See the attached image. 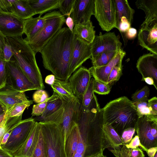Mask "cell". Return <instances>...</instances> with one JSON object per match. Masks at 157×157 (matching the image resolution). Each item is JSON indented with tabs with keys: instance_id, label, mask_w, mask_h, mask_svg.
I'll return each mask as SVG.
<instances>
[{
	"instance_id": "6da1fadb",
	"label": "cell",
	"mask_w": 157,
	"mask_h": 157,
	"mask_svg": "<svg viewBox=\"0 0 157 157\" xmlns=\"http://www.w3.org/2000/svg\"><path fill=\"white\" fill-rule=\"evenodd\" d=\"M75 36L67 27L62 28L40 52L44 68L59 80L68 81Z\"/></svg>"
},
{
	"instance_id": "7a4b0ae2",
	"label": "cell",
	"mask_w": 157,
	"mask_h": 157,
	"mask_svg": "<svg viewBox=\"0 0 157 157\" xmlns=\"http://www.w3.org/2000/svg\"><path fill=\"white\" fill-rule=\"evenodd\" d=\"M10 45L14 60L37 90H43L44 85L40 71L37 64L36 54L22 36L5 37Z\"/></svg>"
},
{
	"instance_id": "3957f363",
	"label": "cell",
	"mask_w": 157,
	"mask_h": 157,
	"mask_svg": "<svg viewBox=\"0 0 157 157\" xmlns=\"http://www.w3.org/2000/svg\"><path fill=\"white\" fill-rule=\"evenodd\" d=\"M102 109L105 123L110 124L120 136L124 130L135 128L139 117L133 102L126 97L111 101Z\"/></svg>"
},
{
	"instance_id": "277c9868",
	"label": "cell",
	"mask_w": 157,
	"mask_h": 157,
	"mask_svg": "<svg viewBox=\"0 0 157 157\" xmlns=\"http://www.w3.org/2000/svg\"><path fill=\"white\" fill-rule=\"evenodd\" d=\"M43 17L45 20L44 26L28 43L36 54L62 28L65 21V17L59 11L48 13Z\"/></svg>"
},
{
	"instance_id": "5b68a950",
	"label": "cell",
	"mask_w": 157,
	"mask_h": 157,
	"mask_svg": "<svg viewBox=\"0 0 157 157\" xmlns=\"http://www.w3.org/2000/svg\"><path fill=\"white\" fill-rule=\"evenodd\" d=\"M48 157H67L61 124L39 122Z\"/></svg>"
},
{
	"instance_id": "8992f818",
	"label": "cell",
	"mask_w": 157,
	"mask_h": 157,
	"mask_svg": "<svg viewBox=\"0 0 157 157\" xmlns=\"http://www.w3.org/2000/svg\"><path fill=\"white\" fill-rule=\"evenodd\" d=\"M135 129L140 143L146 149L157 147V116L139 117Z\"/></svg>"
},
{
	"instance_id": "52a82bcc",
	"label": "cell",
	"mask_w": 157,
	"mask_h": 157,
	"mask_svg": "<svg viewBox=\"0 0 157 157\" xmlns=\"http://www.w3.org/2000/svg\"><path fill=\"white\" fill-rule=\"evenodd\" d=\"M95 17L101 29L109 32L116 28L117 14L114 0H94Z\"/></svg>"
},
{
	"instance_id": "ba28073f",
	"label": "cell",
	"mask_w": 157,
	"mask_h": 157,
	"mask_svg": "<svg viewBox=\"0 0 157 157\" xmlns=\"http://www.w3.org/2000/svg\"><path fill=\"white\" fill-rule=\"evenodd\" d=\"M35 121L32 117L21 120L13 129L5 144L1 147L12 155L25 142Z\"/></svg>"
},
{
	"instance_id": "9c48e42d",
	"label": "cell",
	"mask_w": 157,
	"mask_h": 157,
	"mask_svg": "<svg viewBox=\"0 0 157 157\" xmlns=\"http://www.w3.org/2000/svg\"><path fill=\"white\" fill-rule=\"evenodd\" d=\"M6 86L16 90L24 92L37 90L14 60L7 62Z\"/></svg>"
},
{
	"instance_id": "30bf717a",
	"label": "cell",
	"mask_w": 157,
	"mask_h": 157,
	"mask_svg": "<svg viewBox=\"0 0 157 157\" xmlns=\"http://www.w3.org/2000/svg\"><path fill=\"white\" fill-rule=\"evenodd\" d=\"M122 43L119 37L114 32H108L102 34L100 32L95 36L91 44V60L98 55L104 52H118L122 49Z\"/></svg>"
},
{
	"instance_id": "8fae6325",
	"label": "cell",
	"mask_w": 157,
	"mask_h": 157,
	"mask_svg": "<svg viewBox=\"0 0 157 157\" xmlns=\"http://www.w3.org/2000/svg\"><path fill=\"white\" fill-rule=\"evenodd\" d=\"M91 45L75 36L70 61L68 77L91 56Z\"/></svg>"
},
{
	"instance_id": "7c38bea8",
	"label": "cell",
	"mask_w": 157,
	"mask_h": 157,
	"mask_svg": "<svg viewBox=\"0 0 157 157\" xmlns=\"http://www.w3.org/2000/svg\"><path fill=\"white\" fill-rule=\"evenodd\" d=\"M24 21L13 13H0V32L5 37L22 36Z\"/></svg>"
},
{
	"instance_id": "4fadbf2b",
	"label": "cell",
	"mask_w": 157,
	"mask_h": 157,
	"mask_svg": "<svg viewBox=\"0 0 157 157\" xmlns=\"http://www.w3.org/2000/svg\"><path fill=\"white\" fill-rule=\"evenodd\" d=\"M91 75L86 68L81 66L69 78L68 82L72 92L81 103L83 94L91 79Z\"/></svg>"
},
{
	"instance_id": "5bb4252c",
	"label": "cell",
	"mask_w": 157,
	"mask_h": 157,
	"mask_svg": "<svg viewBox=\"0 0 157 157\" xmlns=\"http://www.w3.org/2000/svg\"><path fill=\"white\" fill-rule=\"evenodd\" d=\"M94 0H75L70 17L75 25L85 24L90 21L94 15Z\"/></svg>"
},
{
	"instance_id": "9a60e30c",
	"label": "cell",
	"mask_w": 157,
	"mask_h": 157,
	"mask_svg": "<svg viewBox=\"0 0 157 157\" xmlns=\"http://www.w3.org/2000/svg\"><path fill=\"white\" fill-rule=\"evenodd\" d=\"M138 41L143 48L157 55V23L141 26L138 34Z\"/></svg>"
},
{
	"instance_id": "2e32d148",
	"label": "cell",
	"mask_w": 157,
	"mask_h": 157,
	"mask_svg": "<svg viewBox=\"0 0 157 157\" xmlns=\"http://www.w3.org/2000/svg\"><path fill=\"white\" fill-rule=\"evenodd\" d=\"M136 67L142 78L147 77L153 78L155 87L157 90V55L149 53L140 56L137 60Z\"/></svg>"
},
{
	"instance_id": "e0dca14e",
	"label": "cell",
	"mask_w": 157,
	"mask_h": 157,
	"mask_svg": "<svg viewBox=\"0 0 157 157\" xmlns=\"http://www.w3.org/2000/svg\"><path fill=\"white\" fill-rule=\"evenodd\" d=\"M29 101L24 92L12 89L6 86L0 90V103L5 113L14 106Z\"/></svg>"
},
{
	"instance_id": "ac0fdd59",
	"label": "cell",
	"mask_w": 157,
	"mask_h": 157,
	"mask_svg": "<svg viewBox=\"0 0 157 157\" xmlns=\"http://www.w3.org/2000/svg\"><path fill=\"white\" fill-rule=\"evenodd\" d=\"M81 103L75 98L68 101H65L63 105L64 112L61 124L64 143L68 132L75 122Z\"/></svg>"
},
{
	"instance_id": "d6986e66",
	"label": "cell",
	"mask_w": 157,
	"mask_h": 157,
	"mask_svg": "<svg viewBox=\"0 0 157 157\" xmlns=\"http://www.w3.org/2000/svg\"><path fill=\"white\" fill-rule=\"evenodd\" d=\"M125 54V52L122 49L106 65L98 67H90L88 70L91 75L95 80L108 84V78L111 71L115 66L122 61Z\"/></svg>"
},
{
	"instance_id": "ffe728a7",
	"label": "cell",
	"mask_w": 157,
	"mask_h": 157,
	"mask_svg": "<svg viewBox=\"0 0 157 157\" xmlns=\"http://www.w3.org/2000/svg\"><path fill=\"white\" fill-rule=\"evenodd\" d=\"M40 126L35 121L28 136L21 147L12 156L13 157H31L37 143Z\"/></svg>"
},
{
	"instance_id": "44dd1931",
	"label": "cell",
	"mask_w": 157,
	"mask_h": 157,
	"mask_svg": "<svg viewBox=\"0 0 157 157\" xmlns=\"http://www.w3.org/2000/svg\"><path fill=\"white\" fill-rule=\"evenodd\" d=\"M136 5L145 14V20L141 26L157 22V0H137Z\"/></svg>"
},
{
	"instance_id": "7402d4cb",
	"label": "cell",
	"mask_w": 157,
	"mask_h": 157,
	"mask_svg": "<svg viewBox=\"0 0 157 157\" xmlns=\"http://www.w3.org/2000/svg\"><path fill=\"white\" fill-rule=\"evenodd\" d=\"M45 23V20L43 17L31 18L24 20V33L26 36L24 39L29 42L41 30Z\"/></svg>"
},
{
	"instance_id": "603a6c76",
	"label": "cell",
	"mask_w": 157,
	"mask_h": 157,
	"mask_svg": "<svg viewBox=\"0 0 157 157\" xmlns=\"http://www.w3.org/2000/svg\"><path fill=\"white\" fill-rule=\"evenodd\" d=\"M103 133L105 139L104 150L108 148L117 150L121 149L120 146H122L123 144L121 136L108 123L104 124Z\"/></svg>"
},
{
	"instance_id": "cb8c5ba5",
	"label": "cell",
	"mask_w": 157,
	"mask_h": 157,
	"mask_svg": "<svg viewBox=\"0 0 157 157\" xmlns=\"http://www.w3.org/2000/svg\"><path fill=\"white\" fill-rule=\"evenodd\" d=\"M73 33L87 44H91L95 36V32L92 22L90 21L81 24L75 25Z\"/></svg>"
},
{
	"instance_id": "d4e9b609",
	"label": "cell",
	"mask_w": 157,
	"mask_h": 157,
	"mask_svg": "<svg viewBox=\"0 0 157 157\" xmlns=\"http://www.w3.org/2000/svg\"><path fill=\"white\" fill-rule=\"evenodd\" d=\"M79 133L78 124L75 122L69 131L64 142L67 157H74L78 143Z\"/></svg>"
},
{
	"instance_id": "484cf974",
	"label": "cell",
	"mask_w": 157,
	"mask_h": 157,
	"mask_svg": "<svg viewBox=\"0 0 157 157\" xmlns=\"http://www.w3.org/2000/svg\"><path fill=\"white\" fill-rule=\"evenodd\" d=\"M64 102L65 101L63 98L54 92L52 96L47 100L46 105L44 112L40 117L34 118L35 121H41L63 106Z\"/></svg>"
},
{
	"instance_id": "4316f807",
	"label": "cell",
	"mask_w": 157,
	"mask_h": 157,
	"mask_svg": "<svg viewBox=\"0 0 157 157\" xmlns=\"http://www.w3.org/2000/svg\"><path fill=\"white\" fill-rule=\"evenodd\" d=\"M36 14L41 17L44 13L59 8L62 0H28Z\"/></svg>"
},
{
	"instance_id": "83f0119b",
	"label": "cell",
	"mask_w": 157,
	"mask_h": 157,
	"mask_svg": "<svg viewBox=\"0 0 157 157\" xmlns=\"http://www.w3.org/2000/svg\"><path fill=\"white\" fill-rule=\"evenodd\" d=\"M115 3L117 14L116 28L117 29L121 19L122 17L127 18L132 24L133 18L134 10L130 6L127 0H114Z\"/></svg>"
},
{
	"instance_id": "f1b7e54d",
	"label": "cell",
	"mask_w": 157,
	"mask_h": 157,
	"mask_svg": "<svg viewBox=\"0 0 157 157\" xmlns=\"http://www.w3.org/2000/svg\"><path fill=\"white\" fill-rule=\"evenodd\" d=\"M12 6L13 13L24 20L32 17L36 15L28 0H16Z\"/></svg>"
},
{
	"instance_id": "f546056e",
	"label": "cell",
	"mask_w": 157,
	"mask_h": 157,
	"mask_svg": "<svg viewBox=\"0 0 157 157\" xmlns=\"http://www.w3.org/2000/svg\"><path fill=\"white\" fill-rule=\"evenodd\" d=\"M51 86L53 91L58 94L65 101L76 98L68 82L55 78L54 82Z\"/></svg>"
},
{
	"instance_id": "4dcf8cb0",
	"label": "cell",
	"mask_w": 157,
	"mask_h": 157,
	"mask_svg": "<svg viewBox=\"0 0 157 157\" xmlns=\"http://www.w3.org/2000/svg\"><path fill=\"white\" fill-rule=\"evenodd\" d=\"M119 51H108L101 53L91 60L93 66L98 67L106 65L115 57Z\"/></svg>"
},
{
	"instance_id": "1f68e13d",
	"label": "cell",
	"mask_w": 157,
	"mask_h": 157,
	"mask_svg": "<svg viewBox=\"0 0 157 157\" xmlns=\"http://www.w3.org/2000/svg\"><path fill=\"white\" fill-rule=\"evenodd\" d=\"M22 117H9L5 113L3 120L0 124V146L3 136L9 128L21 121Z\"/></svg>"
},
{
	"instance_id": "d6a6232c",
	"label": "cell",
	"mask_w": 157,
	"mask_h": 157,
	"mask_svg": "<svg viewBox=\"0 0 157 157\" xmlns=\"http://www.w3.org/2000/svg\"><path fill=\"white\" fill-rule=\"evenodd\" d=\"M139 117L144 115L157 116V112L153 111L148 105L147 101H142L133 102Z\"/></svg>"
},
{
	"instance_id": "836d02e7",
	"label": "cell",
	"mask_w": 157,
	"mask_h": 157,
	"mask_svg": "<svg viewBox=\"0 0 157 157\" xmlns=\"http://www.w3.org/2000/svg\"><path fill=\"white\" fill-rule=\"evenodd\" d=\"M31 157H48L40 127L38 139Z\"/></svg>"
},
{
	"instance_id": "e575fe53",
	"label": "cell",
	"mask_w": 157,
	"mask_h": 157,
	"mask_svg": "<svg viewBox=\"0 0 157 157\" xmlns=\"http://www.w3.org/2000/svg\"><path fill=\"white\" fill-rule=\"evenodd\" d=\"M33 103V101L30 100L26 103L16 105L12 107L5 113L9 117H22L25 109L26 108L28 109Z\"/></svg>"
},
{
	"instance_id": "d590c367",
	"label": "cell",
	"mask_w": 157,
	"mask_h": 157,
	"mask_svg": "<svg viewBox=\"0 0 157 157\" xmlns=\"http://www.w3.org/2000/svg\"><path fill=\"white\" fill-rule=\"evenodd\" d=\"M94 79L91 78L90 83L85 91L81 103V105L83 107H87L89 105L92 100L94 97Z\"/></svg>"
},
{
	"instance_id": "8d00e7d4",
	"label": "cell",
	"mask_w": 157,
	"mask_h": 157,
	"mask_svg": "<svg viewBox=\"0 0 157 157\" xmlns=\"http://www.w3.org/2000/svg\"><path fill=\"white\" fill-rule=\"evenodd\" d=\"M150 90L147 86L133 94L131 98L133 102L145 101H147L150 95Z\"/></svg>"
},
{
	"instance_id": "74e56055",
	"label": "cell",
	"mask_w": 157,
	"mask_h": 157,
	"mask_svg": "<svg viewBox=\"0 0 157 157\" xmlns=\"http://www.w3.org/2000/svg\"><path fill=\"white\" fill-rule=\"evenodd\" d=\"M122 61H120L115 66L111 71L108 76L107 80L108 84L116 82L120 79L122 74Z\"/></svg>"
},
{
	"instance_id": "f35d334b",
	"label": "cell",
	"mask_w": 157,
	"mask_h": 157,
	"mask_svg": "<svg viewBox=\"0 0 157 157\" xmlns=\"http://www.w3.org/2000/svg\"><path fill=\"white\" fill-rule=\"evenodd\" d=\"M75 0H62L59 9L60 13L64 16H70L74 7Z\"/></svg>"
},
{
	"instance_id": "ab89813d",
	"label": "cell",
	"mask_w": 157,
	"mask_h": 157,
	"mask_svg": "<svg viewBox=\"0 0 157 157\" xmlns=\"http://www.w3.org/2000/svg\"><path fill=\"white\" fill-rule=\"evenodd\" d=\"M63 106L57 111L43 120L42 122H51L61 124L64 112Z\"/></svg>"
},
{
	"instance_id": "60d3db41",
	"label": "cell",
	"mask_w": 157,
	"mask_h": 157,
	"mask_svg": "<svg viewBox=\"0 0 157 157\" xmlns=\"http://www.w3.org/2000/svg\"><path fill=\"white\" fill-rule=\"evenodd\" d=\"M7 75V62L4 61L0 54V90L6 85Z\"/></svg>"
},
{
	"instance_id": "b9f144b4",
	"label": "cell",
	"mask_w": 157,
	"mask_h": 157,
	"mask_svg": "<svg viewBox=\"0 0 157 157\" xmlns=\"http://www.w3.org/2000/svg\"><path fill=\"white\" fill-rule=\"evenodd\" d=\"M94 92L99 94L105 95L110 91L109 85L94 79Z\"/></svg>"
},
{
	"instance_id": "7bdbcfd3",
	"label": "cell",
	"mask_w": 157,
	"mask_h": 157,
	"mask_svg": "<svg viewBox=\"0 0 157 157\" xmlns=\"http://www.w3.org/2000/svg\"><path fill=\"white\" fill-rule=\"evenodd\" d=\"M135 128H130L124 130L121 136L123 144H127L130 143L135 133Z\"/></svg>"
},
{
	"instance_id": "ee69618b",
	"label": "cell",
	"mask_w": 157,
	"mask_h": 157,
	"mask_svg": "<svg viewBox=\"0 0 157 157\" xmlns=\"http://www.w3.org/2000/svg\"><path fill=\"white\" fill-rule=\"evenodd\" d=\"M16 0H0V13H13L12 5Z\"/></svg>"
},
{
	"instance_id": "f6af8a7d",
	"label": "cell",
	"mask_w": 157,
	"mask_h": 157,
	"mask_svg": "<svg viewBox=\"0 0 157 157\" xmlns=\"http://www.w3.org/2000/svg\"><path fill=\"white\" fill-rule=\"evenodd\" d=\"M48 98V95L45 91L43 90H39L34 93L33 101L38 104L45 101Z\"/></svg>"
},
{
	"instance_id": "bcb514c9",
	"label": "cell",
	"mask_w": 157,
	"mask_h": 157,
	"mask_svg": "<svg viewBox=\"0 0 157 157\" xmlns=\"http://www.w3.org/2000/svg\"><path fill=\"white\" fill-rule=\"evenodd\" d=\"M110 151L116 157H130L131 148H128L124 144L120 150Z\"/></svg>"
},
{
	"instance_id": "7dc6e473",
	"label": "cell",
	"mask_w": 157,
	"mask_h": 157,
	"mask_svg": "<svg viewBox=\"0 0 157 157\" xmlns=\"http://www.w3.org/2000/svg\"><path fill=\"white\" fill-rule=\"evenodd\" d=\"M46 104L47 100L43 102L34 105L31 113L32 116H41L45 110Z\"/></svg>"
},
{
	"instance_id": "c3c4849f",
	"label": "cell",
	"mask_w": 157,
	"mask_h": 157,
	"mask_svg": "<svg viewBox=\"0 0 157 157\" xmlns=\"http://www.w3.org/2000/svg\"><path fill=\"white\" fill-rule=\"evenodd\" d=\"M13 54L10 45L6 40V43L3 51L2 57L6 62H9Z\"/></svg>"
},
{
	"instance_id": "681fc988",
	"label": "cell",
	"mask_w": 157,
	"mask_h": 157,
	"mask_svg": "<svg viewBox=\"0 0 157 157\" xmlns=\"http://www.w3.org/2000/svg\"><path fill=\"white\" fill-rule=\"evenodd\" d=\"M125 145L128 148L132 149H135L137 147L140 146L143 151H145L147 153V150L140 143L139 137L137 135L135 136L129 143Z\"/></svg>"
},
{
	"instance_id": "f907efd6",
	"label": "cell",
	"mask_w": 157,
	"mask_h": 157,
	"mask_svg": "<svg viewBox=\"0 0 157 157\" xmlns=\"http://www.w3.org/2000/svg\"><path fill=\"white\" fill-rule=\"evenodd\" d=\"M131 24L124 17H121L117 29L121 33H126L131 27Z\"/></svg>"
},
{
	"instance_id": "816d5d0a",
	"label": "cell",
	"mask_w": 157,
	"mask_h": 157,
	"mask_svg": "<svg viewBox=\"0 0 157 157\" xmlns=\"http://www.w3.org/2000/svg\"><path fill=\"white\" fill-rule=\"evenodd\" d=\"M130 157H145L142 149L137 147L135 149L131 148Z\"/></svg>"
},
{
	"instance_id": "f5cc1de1",
	"label": "cell",
	"mask_w": 157,
	"mask_h": 157,
	"mask_svg": "<svg viewBox=\"0 0 157 157\" xmlns=\"http://www.w3.org/2000/svg\"><path fill=\"white\" fill-rule=\"evenodd\" d=\"M137 33V30L136 29L130 27L126 32V37L128 39H133L136 36Z\"/></svg>"
},
{
	"instance_id": "db71d44e",
	"label": "cell",
	"mask_w": 157,
	"mask_h": 157,
	"mask_svg": "<svg viewBox=\"0 0 157 157\" xmlns=\"http://www.w3.org/2000/svg\"><path fill=\"white\" fill-rule=\"evenodd\" d=\"M147 101L149 106L152 110L157 112V98L156 97H153L148 99Z\"/></svg>"
},
{
	"instance_id": "11a10c76",
	"label": "cell",
	"mask_w": 157,
	"mask_h": 157,
	"mask_svg": "<svg viewBox=\"0 0 157 157\" xmlns=\"http://www.w3.org/2000/svg\"><path fill=\"white\" fill-rule=\"evenodd\" d=\"M65 22L68 27V28L72 33L75 26L74 21L70 16L67 17L65 19Z\"/></svg>"
},
{
	"instance_id": "9f6ffc18",
	"label": "cell",
	"mask_w": 157,
	"mask_h": 157,
	"mask_svg": "<svg viewBox=\"0 0 157 157\" xmlns=\"http://www.w3.org/2000/svg\"><path fill=\"white\" fill-rule=\"evenodd\" d=\"M6 43L5 37L0 32V54L2 55L4 47Z\"/></svg>"
},
{
	"instance_id": "6f0895ef",
	"label": "cell",
	"mask_w": 157,
	"mask_h": 157,
	"mask_svg": "<svg viewBox=\"0 0 157 157\" xmlns=\"http://www.w3.org/2000/svg\"><path fill=\"white\" fill-rule=\"evenodd\" d=\"M55 78L54 75H49L46 77L45 79V82L46 83L51 85L54 82Z\"/></svg>"
},
{
	"instance_id": "680465c9",
	"label": "cell",
	"mask_w": 157,
	"mask_h": 157,
	"mask_svg": "<svg viewBox=\"0 0 157 157\" xmlns=\"http://www.w3.org/2000/svg\"><path fill=\"white\" fill-rule=\"evenodd\" d=\"M157 151V147H151L147 149V153L149 157H154Z\"/></svg>"
},
{
	"instance_id": "91938a15",
	"label": "cell",
	"mask_w": 157,
	"mask_h": 157,
	"mask_svg": "<svg viewBox=\"0 0 157 157\" xmlns=\"http://www.w3.org/2000/svg\"><path fill=\"white\" fill-rule=\"evenodd\" d=\"M0 157H13L9 152L0 146Z\"/></svg>"
},
{
	"instance_id": "94428289",
	"label": "cell",
	"mask_w": 157,
	"mask_h": 157,
	"mask_svg": "<svg viewBox=\"0 0 157 157\" xmlns=\"http://www.w3.org/2000/svg\"><path fill=\"white\" fill-rule=\"evenodd\" d=\"M141 81H145L147 84L150 85H153L155 87L154 80L151 77H147L142 78Z\"/></svg>"
},
{
	"instance_id": "6125c7cd",
	"label": "cell",
	"mask_w": 157,
	"mask_h": 157,
	"mask_svg": "<svg viewBox=\"0 0 157 157\" xmlns=\"http://www.w3.org/2000/svg\"><path fill=\"white\" fill-rule=\"evenodd\" d=\"M103 153H98L95 154L91 155H88L85 156L84 157H100V155Z\"/></svg>"
},
{
	"instance_id": "be15d7a7",
	"label": "cell",
	"mask_w": 157,
	"mask_h": 157,
	"mask_svg": "<svg viewBox=\"0 0 157 157\" xmlns=\"http://www.w3.org/2000/svg\"><path fill=\"white\" fill-rule=\"evenodd\" d=\"M4 113H5L4 109L1 104L0 103V115Z\"/></svg>"
},
{
	"instance_id": "e7e4bbea",
	"label": "cell",
	"mask_w": 157,
	"mask_h": 157,
	"mask_svg": "<svg viewBox=\"0 0 157 157\" xmlns=\"http://www.w3.org/2000/svg\"><path fill=\"white\" fill-rule=\"evenodd\" d=\"M5 114V113L0 115V124L1 123L3 120Z\"/></svg>"
},
{
	"instance_id": "03108f58",
	"label": "cell",
	"mask_w": 157,
	"mask_h": 157,
	"mask_svg": "<svg viewBox=\"0 0 157 157\" xmlns=\"http://www.w3.org/2000/svg\"><path fill=\"white\" fill-rule=\"evenodd\" d=\"M100 157H107L106 156V155H103V154H102L100 156Z\"/></svg>"
},
{
	"instance_id": "003e7915",
	"label": "cell",
	"mask_w": 157,
	"mask_h": 157,
	"mask_svg": "<svg viewBox=\"0 0 157 157\" xmlns=\"http://www.w3.org/2000/svg\"><path fill=\"white\" fill-rule=\"evenodd\" d=\"M154 157H157V152L155 153Z\"/></svg>"
}]
</instances>
